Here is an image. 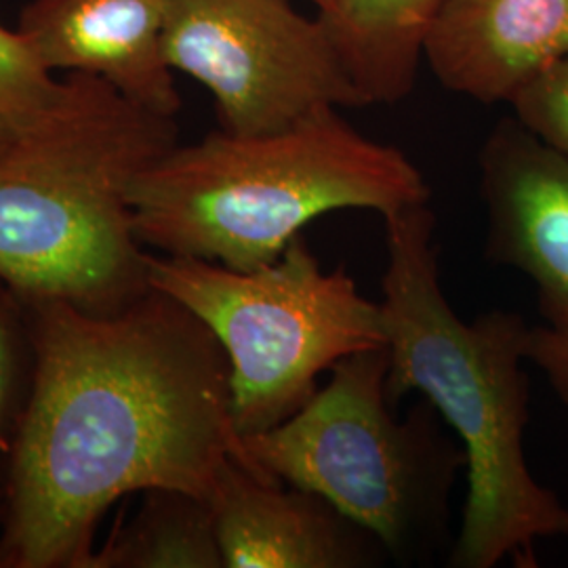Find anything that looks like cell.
I'll return each mask as SVG.
<instances>
[{"label":"cell","instance_id":"9","mask_svg":"<svg viewBox=\"0 0 568 568\" xmlns=\"http://www.w3.org/2000/svg\"><path fill=\"white\" fill-rule=\"evenodd\" d=\"M225 568H373L384 546L321 495L232 457L209 495Z\"/></svg>","mask_w":568,"mask_h":568},{"label":"cell","instance_id":"5","mask_svg":"<svg viewBox=\"0 0 568 568\" xmlns=\"http://www.w3.org/2000/svg\"><path fill=\"white\" fill-rule=\"evenodd\" d=\"M396 406L386 345L371 347L345 356L297 413L243 445L257 469L321 495L410 565L447 544L466 453L427 400L405 417Z\"/></svg>","mask_w":568,"mask_h":568},{"label":"cell","instance_id":"1","mask_svg":"<svg viewBox=\"0 0 568 568\" xmlns=\"http://www.w3.org/2000/svg\"><path fill=\"white\" fill-rule=\"evenodd\" d=\"M28 302L37 368L0 509V568H87L122 497H209L232 457L253 466L224 349L185 305L154 286L112 314Z\"/></svg>","mask_w":568,"mask_h":568},{"label":"cell","instance_id":"18","mask_svg":"<svg viewBox=\"0 0 568 568\" xmlns=\"http://www.w3.org/2000/svg\"><path fill=\"white\" fill-rule=\"evenodd\" d=\"M310 2L318 9V13H321V11H326V9L333 4V0H310Z\"/></svg>","mask_w":568,"mask_h":568},{"label":"cell","instance_id":"14","mask_svg":"<svg viewBox=\"0 0 568 568\" xmlns=\"http://www.w3.org/2000/svg\"><path fill=\"white\" fill-rule=\"evenodd\" d=\"M60 79L20 32L0 23V152L34 131L61 102Z\"/></svg>","mask_w":568,"mask_h":568},{"label":"cell","instance_id":"6","mask_svg":"<svg viewBox=\"0 0 568 568\" xmlns=\"http://www.w3.org/2000/svg\"><path fill=\"white\" fill-rule=\"evenodd\" d=\"M148 278L222 345L241 438L297 413L345 356L386 345L382 304L365 297L344 267L326 270L304 236L255 270L150 251Z\"/></svg>","mask_w":568,"mask_h":568},{"label":"cell","instance_id":"2","mask_svg":"<svg viewBox=\"0 0 568 568\" xmlns=\"http://www.w3.org/2000/svg\"><path fill=\"white\" fill-rule=\"evenodd\" d=\"M387 394L417 392L466 453L467 495L450 568L537 567L535 546L568 535V506L527 462L530 326L508 310L464 321L440 278L429 204L382 217Z\"/></svg>","mask_w":568,"mask_h":568},{"label":"cell","instance_id":"13","mask_svg":"<svg viewBox=\"0 0 568 568\" xmlns=\"http://www.w3.org/2000/svg\"><path fill=\"white\" fill-rule=\"evenodd\" d=\"M87 568H225L211 499L182 488H150Z\"/></svg>","mask_w":568,"mask_h":568},{"label":"cell","instance_id":"8","mask_svg":"<svg viewBox=\"0 0 568 568\" xmlns=\"http://www.w3.org/2000/svg\"><path fill=\"white\" fill-rule=\"evenodd\" d=\"M485 253L535 284L544 323L568 321V156L501 121L480 150Z\"/></svg>","mask_w":568,"mask_h":568},{"label":"cell","instance_id":"11","mask_svg":"<svg viewBox=\"0 0 568 568\" xmlns=\"http://www.w3.org/2000/svg\"><path fill=\"white\" fill-rule=\"evenodd\" d=\"M568 55V0H443L424 60L445 89L493 105Z\"/></svg>","mask_w":568,"mask_h":568},{"label":"cell","instance_id":"16","mask_svg":"<svg viewBox=\"0 0 568 568\" xmlns=\"http://www.w3.org/2000/svg\"><path fill=\"white\" fill-rule=\"evenodd\" d=\"M509 105L516 121L568 156V55L525 87Z\"/></svg>","mask_w":568,"mask_h":568},{"label":"cell","instance_id":"15","mask_svg":"<svg viewBox=\"0 0 568 568\" xmlns=\"http://www.w3.org/2000/svg\"><path fill=\"white\" fill-rule=\"evenodd\" d=\"M34 368L37 344L30 302L0 278V509Z\"/></svg>","mask_w":568,"mask_h":568},{"label":"cell","instance_id":"17","mask_svg":"<svg viewBox=\"0 0 568 568\" xmlns=\"http://www.w3.org/2000/svg\"><path fill=\"white\" fill-rule=\"evenodd\" d=\"M527 363L546 375L549 387L568 408V321L530 326Z\"/></svg>","mask_w":568,"mask_h":568},{"label":"cell","instance_id":"12","mask_svg":"<svg viewBox=\"0 0 568 568\" xmlns=\"http://www.w3.org/2000/svg\"><path fill=\"white\" fill-rule=\"evenodd\" d=\"M443 0H333L321 11L368 105L398 103L413 91L427 28Z\"/></svg>","mask_w":568,"mask_h":568},{"label":"cell","instance_id":"7","mask_svg":"<svg viewBox=\"0 0 568 568\" xmlns=\"http://www.w3.org/2000/svg\"><path fill=\"white\" fill-rule=\"evenodd\" d=\"M163 53L211 93L220 129L234 135L368 105L325 21L286 0H169Z\"/></svg>","mask_w":568,"mask_h":568},{"label":"cell","instance_id":"10","mask_svg":"<svg viewBox=\"0 0 568 568\" xmlns=\"http://www.w3.org/2000/svg\"><path fill=\"white\" fill-rule=\"evenodd\" d=\"M169 0H32L20 32L55 74H91L131 102L178 116L182 98L163 53Z\"/></svg>","mask_w":568,"mask_h":568},{"label":"cell","instance_id":"3","mask_svg":"<svg viewBox=\"0 0 568 568\" xmlns=\"http://www.w3.org/2000/svg\"><path fill=\"white\" fill-rule=\"evenodd\" d=\"M427 203L419 166L363 135L337 108L272 133L220 129L178 143L131 187L135 236L148 251L234 270L276 262L326 213L358 209L386 217Z\"/></svg>","mask_w":568,"mask_h":568},{"label":"cell","instance_id":"4","mask_svg":"<svg viewBox=\"0 0 568 568\" xmlns=\"http://www.w3.org/2000/svg\"><path fill=\"white\" fill-rule=\"evenodd\" d=\"M175 116L91 74L0 152V278L28 300L112 314L152 288L131 187L180 140Z\"/></svg>","mask_w":568,"mask_h":568},{"label":"cell","instance_id":"19","mask_svg":"<svg viewBox=\"0 0 568 568\" xmlns=\"http://www.w3.org/2000/svg\"><path fill=\"white\" fill-rule=\"evenodd\" d=\"M0 539H2V518H0Z\"/></svg>","mask_w":568,"mask_h":568}]
</instances>
